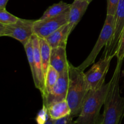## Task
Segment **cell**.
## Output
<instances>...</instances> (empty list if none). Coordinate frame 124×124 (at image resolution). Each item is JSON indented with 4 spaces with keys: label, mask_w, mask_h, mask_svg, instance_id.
Masks as SVG:
<instances>
[{
    "label": "cell",
    "mask_w": 124,
    "mask_h": 124,
    "mask_svg": "<svg viewBox=\"0 0 124 124\" xmlns=\"http://www.w3.org/2000/svg\"><path fill=\"white\" fill-rule=\"evenodd\" d=\"M54 124H76L75 121H73V117L71 115L64 117L59 119L54 120Z\"/></svg>",
    "instance_id": "obj_23"
},
{
    "label": "cell",
    "mask_w": 124,
    "mask_h": 124,
    "mask_svg": "<svg viewBox=\"0 0 124 124\" xmlns=\"http://www.w3.org/2000/svg\"><path fill=\"white\" fill-rule=\"evenodd\" d=\"M70 4H67L63 1L54 4L47 8V9L44 12L42 16L39 19H44L46 18H52V17H55L58 15H60L62 13L67 10L68 9H69Z\"/></svg>",
    "instance_id": "obj_15"
},
{
    "label": "cell",
    "mask_w": 124,
    "mask_h": 124,
    "mask_svg": "<svg viewBox=\"0 0 124 124\" xmlns=\"http://www.w3.org/2000/svg\"><path fill=\"white\" fill-rule=\"evenodd\" d=\"M35 21L19 18L14 24L10 25L0 24V36H8L15 39L24 46L34 35Z\"/></svg>",
    "instance_id": "obj_5"
},
{
    "label": "cell",
    "mask_w": 124,
    "mask_h": 124,
    "mask_svg": "<svg viewBox=\"0 0 124 124\" xmlns=\"http://www.w3.org/2000/svg\"><path fill=\"white\" fill-rule=\"evenodd\" d=\"M24 47L27 54V58L28 62H29V66H30L31 74H32L33 79L35 76V59H34V50L31 38L28 41L26 44L24 45Z\"/></svg>",
    "instance_id": "obj_18"
},
{
    "label": "cell",
    "mask_w": 124,
    "mask_h": 124,
    "mask_svg": "<svg viewBox=\"0 0 124 124\" xmlns=\"http://www.w3.org/2000/svg\"><path fill=\"white\" fill-rule=\"evenodd\" d=\"M123 61L117 64L110 82V87L104 102L101 124H121L124 116V96L120 93L119 80Z\"/></svg>",
    "instance_id": "obj_1"
},
{
    "label": "cell",
    "mask_w": 124,
    "mask_h": 124,
    "mask_svg": "<svg viewBox=\"0 0 124 124\" xmlns=\"http://www.w3.org/2000/svg\"><path fill=\"white\" fill-rule=\"evenodd\" d=\"M54 120L52 119V118L50 117L49 119L47 121V122H46L45 124H54Z\"/></svg>",
    "instance_id": "obj_25"
},
{
    "label": "cell",
    "mask_w": 124,
    "mask_h": 124,
    "mask_svg": "<svg viewBox=\"0 0 124 124\" xmlns=\"http://www.w3.org/2000/svg\"><path fill=\"white\" fill-rule=\"evenodd\" d=\"M115 18V30L111 39L105 46L102 58L106 56H116L119 42L124 29V0H119Z\"/></svg>",
    "instance_id": "obj_8"
},
{
    "label": "cell",
    "mask_w": 124,
    "mask_h": 124,
    "mask_svg": "<svg viewBox=\"0 0 124 124\" xmlns=\"http://www.w3.org/2000/svg\"><path fill=\"white\" fill-rule=\"evenodd\" d=\"M19 18L13 15L6 10V8L0 10V24L3 25H10L16 23Z\"/></svg>",
    "instance_id": "obj_19"
},
{
    "label": "cell",
    "mask_w": 124,
    "mask_h": 124,
    "mask_svg": "<svg viewBox=\"0 0 124 124\" xmlns=\"http://www.w3.org/2000/svg\"><path fill=\"white\" fill-rule=\"evenodd\" d=\"M71 33L70 27L68 23L49 35L45 39L47 41L52 48L59 47L66 48L68 38Z\"/></svg>",
    "instance_id": "obj_13"
},
{
    "label": "cell",
    "mask_w": 124,
    "mask_h": 124,
    "mask_svg": "<svg viewBox=\"0 0 124 124\" xmlns=\"http://www.w3.org/2000/svg\"><path fill=\"white\" fill-rule=\"evenodd\" d=\"M9 0H0V10L6 8V5Z\"/></svg>",
    "instance_id": "obj_24"
},
{
    "label": "cell",
    "mask_w": 124,
    "mask_h": 124,
    "mask_svg": "<svg viewBox=\"0 0 124 124\" xmlns=\"http://www.w3.org/2000/svg\"><path fill=\"white\" fill-rule=\"evenodd\" d=\"M90 3L87 1L75 0L70 4L69 9V25L72 32L85 13Z\"/></svg>",
    "instance_id": "obj_12"
},
{
    "label": "cell",
    "mask_w": 124,
    "mask_h": 124,
    "mask_svg": "<svg viewBox=\"0 0 124 124\" xmlns=\"http://www.w3.org/2000/svg\"><path fill=\"white\" fill-rule=\"evenodd\" d=\"M69 9L57 16L35 20L33 25L34 35L38 36L39 38L46 39L59 28L68 24L69 21Z\"/></svg>",
    "instance_id": "obj_6"
},
{
    "label": "cell",
    "mask_w": 124,
    "mask_h": 124,
    "mask_svg": "<svg viewBox=\"0 0 124 124\" xmlns=\"http://www.w3.org/2000/svg\"><path fill=\"white\" fill-rule=\"evenodd\" d=\"M116 56L117 57V60L124 61V29L122 32L121 37L119 42L116 51Z\"/></svg>",
    "instance_id": "obj_21"
},
{
    "label": "cell",
    "mask_w": 124,
    "mask_h": 124,
    "mask_svg": "<svg viewBox=\"0 0 124 124\" xmlns=\"http://www.w3.org/2000/svg\"><path fill=\"white\" fill-rule=\"evenodd\" d=\"M59 76V74L57 70L50 65L45 78V90L44 93L42 95V99L46 98L47 94L54 87L58 81Z\"/></svg>",
    "instance_id": "obj_17"
},
{
    "label": "cell",
    "mask_w": 124,
    "mask_h": 124,
    "mask_svg": "<svg viewBox=\"0 0 124 124\" xmlns=\"http://www.w3.org/2000/svg\"><path fill=\"white\" fill-rule=\"evenodd\" d=\"M113 56L101 58L85 73L86 82L89 90L95 89L105 84V79Z\"/></svg>",
    "instance_id": "obj_7"
},
{
    "label": "cell",
    "mask_w": 124,
    "mask_h": 124,
    "mask_svg": "<svg viewBox=\"0 0 124 124\" xmlns=\"http://www.w3.org/2000/svg\"></svg>",
    "instance_id": "obj_27"
},
{
    "label": "cell",
    "mask_w": 124,
    "mask_h": 124,
    "mask_svg": "<svg viewBox=\"0 0 124 124\" xmlns=\"http://www.w3.org/2000/svg\"><path fill=\"white\" fill-rule=\"evenodd\" d=\"M119 0H107V15L115 16Z\"/></svg>",
    "instance_id": "obj_22"
},
{
    "label": "cell",
    "mask_w": 124,
    "mask_h": 124,
    "mask_svg": "<svg viewBox=\"0 0 124 124\" xmlns=\"http://www.w3.org/2000/svg\"><path fill=\"white\" fill-rule=\"evenodd\" d=\"M50 118L53 120L59 119L71 115V110L66 100L56 102L47 107Z\"/></svg>",
    "instance_id": "obj_14"
},
{
    "label": "cell",
    "mask_w": 124,
    "mask_h": 124,
    "mask_svg": "<svg viewBox=\"0 0 124 124\" xmlns=\"http://www.w3.org/2000/svg\"><path fill=\"white\" fill-rule=\"evenodd\" d=\"M81 1H87V2H88L89 3H90L91 2H92L93 0H81Z\"/></svg>",
    "instance_id": "obj_26"
},
{
    "label": "cell",
    "mask_w": 124,
    "mask_h": 124,
    "mask_svg": "<svg viewBox=\"0 0 124 124\" xmlns=\"http://www.w3.org/2000/svg\"><path fill=\"white\" fill-rule=\"evenodd\" d=\"M69 82V70L63 73L59 74L56 83L50 92L44 98L43 105L46 107L56 102L66 100Z\"/></svg>",
    "instance_id": "obj_9"
},
{
    "label": "cell",
    "mask_w": 124,
    "mask_h": 124,
    "mask_svg": "<svg viewBox=\"0 0 124 124\" xmlns=\"http://www.w3.org/2000/svg\"><path fill=\"white\" fill-rule=\"evenodd\" d=\"M33 47L34 50V59H35V76L33 79L35 87L41 92V94H43L45 90V79L42 70V59L41 54L39 38L33 35L31 37Z\"/></svg>",
    "instance_id": "obj_10"
},
{
    "label": "cell",
    "mask_w": 124,
    "mask_h": 124,
    "mask_svg": "<svg viewBox=\"0 0 124 124\" xmlns=\"http://www.w3.org/2000/svg\"><path fill=\"white\" fill-rule=\"evenodd\" d=\"M110 87V82L88 92L82 110L75 121L76 124H101V110L105 102Z\"/></svg>",
    "instance_id": "obj_3"
},
{
    "label": "cell",
    "mask_w": 124,
    "mask_h": 124,
    "mask_svg": "<svg viewBox=\"0 0 124 124\" xmlns=\"http://www.w3.org/2000/svg\"><path fill=\"white\" fill-rule=\"evenodd\" d=\"M115 18L113 15H107L104 26L102 29L99 38L96 44L92 49V52L84 60L82 64L78 67L81 71H84L88 67L94 64L96 57L100 53L101 50L104 47H105L111 39L115 30Z\"/></svg>",
    "instance_id": "obj_4"
},
{
    "label": "cell",
    "mask_w": 124,
    "mask_h": 124,
    "mask_svg": "<svg viewBox=\"0 0 124 124\" xmlns=\"http://www.w3.org/2000/svg\"><path fill=\"white\" fill-rule=\"evenodd\" d=\"M69 63L70 62L67 58L65 47H59L52 48L50 65L54 67L59 74L69 70Z\"/></svg>",
    "instance_id": "obj_11"
},
{
    "label": "cell",
    "mask_w": 124,
    "mask_h": 124,
    "mask_svg": "<svg viewBox=\"0 0 124 124\" xmlns=\"http://www.w3.org/2000/svg\"><path fill=\"white\" fill-rule=\"evenodd\" d=\"M69 82L66 101L71 110V116L78 117L80 115L89 90L85 73L78 67L69 63Z\"/></svg>",
    "instance_id": "obj_2"
},
{
    "label": "cell",
    "mask_w": 124,
    "mask_h": 124,
    "mask_svg": "<svg viewBox=\"0 0 124 124\" xmlns=\"http://www.w3.org/2000/svg\"><path fill=\"white\" fill-rule=\"evenodd\" d=\"M40 47H41V59H42V70H43L44 79L46 78L47 70L50 66V54L52 48L45 39L39 38Z\"/></svg>",
    "instance_id": "obj_16"
},
{
    "label": "cell",
    "mask_w": 124,
    "mask_h": 124,
    "mask_svg": "<svg viewBox=\"0 0 124 124\" xmlns=\"http://www.w3.org/2000/svg\"><path fill=\"white\" fill-rule=\"evenodd\" d=\"M50 116L48 114V108L46 105H43L42 107L38 113L35 118L37 124H45L49 119Z\"/></svg>",
    "instance_id": "obj_20"
}]
</instances>
